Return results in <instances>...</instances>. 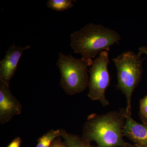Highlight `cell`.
<instances>
[{"label":"cell","instance_id":"cell-17","mask_svg":"<svg viewBox=\"0 0 147 147\" xmlns=\"http://www.w3.org/2000/svg\"><path fill=\"white\" fill-rule=\"evenodd\" d=\"M134 147H138L136 146H134Z\"/></svg>","mask_w":147,"mask_h":147},{"label":"cell","instance_id":"cell-5","mask_svg":"<svg viewBox=\"0 0 147 147\" xmlns=\"http://www.w3.org/2000/svg\"><path fill=\"white\" fill-rule=\"evenodd\" d=\"M110 63L108 53L103 51L93 60L90 67L88 97L93 100H98L102 106H108L105 91L110 85L111 77L108 69Z\"/></svg>","mask_w":147,"mask_h":147},{"label":"cell","instance_id":"cell-7","mask_svg":"<svg viewBox=\"0 0 147 147\" xmlns=\"http://www.w3.org/2000/svg\"><path fill=\"white\" fill-rule=\"evenodd\" d=\"M30 47V45L25 47H17L14 44L9 47L4 58L0 61V81L9 84L17 69L23 53Z\"/></svg>","mask_w":147,"mask_h":147},{"label":"cell","instance_id":"cell-3","mask_svg":"<svg viewBox=\"0 0 147 147\" xmlns=\"http://www.w3.org/2000/svg\"><path fill=\"white\" fill-rule=\"evenodd\" d=\"M117 72V87L125 95L126 113L131 115L132 93L139 85L143 72L142 55L127 51L113 59Z\"/></svg>","mask_w":147,"mask_h":147},{"label":"cell","instance_id":"cell-9","mask_svg":"<svg viewBox=\"0 0 147 147\" xmlns=\"http://www.w3.org/2000/svg\"><path fill=\"white\" fill-rule=\"evenodd\" d=\"M67 147H97L91 145L79 135L68 133L65 129H61V136Z\"/></svg>","mask_w":147,"mask_h":147},{"label":"cell","instance_id":"cell-14","mask_svg":"<svg viewBox=\"0 0 147 147\" xmlns=\"http://www.w3.org/2000/svg\"><path fill=\"white\" fill-rule=\"evenodd\" d=\"M51 147H67L60 137H58L53 142Z\"/></svg>","mask_w":147,"mask_h":147},{"label":"cell","instance_id":"cell-4","mask_svg":"<svg viewBox=\"0 0 147 147\" xmlns=\"http://www.w3.org/2000/svg\"><path fill=\"white\" fill-rule=\"evenodd\" d=\"M56 65L60 71V85L66 94L74 95L81 93L88 87V67L91 64L82 58L76 59L61 53Z\"/></svg>","mask_w":147,"mask_h":147},{"label":"cell","instance_id":"cell-12","mask_svg":"<svg viewBox=\"0 0 147 147\" xmlns=\"http://www.w3.org/2000/svg\"><path fill=\"white\" fill-rule=\"evenodd\" d=\"M139 115L143 123L147 124V95L140 100Z\"/></svg>","mask_w":147,"mask_h":147},{"label":"cell","instance_id":"cell-2","mask_svg":"<svg viewBox=\"0 0 147 147\" xmlns=\"http://www.w3.org/2000/svg\"><path fill=\"white\" fill-rule=\"evenodd\" d=\"M121 40L117 32L100 24H89L70 35V45L74 53L82 55V59L92 64L93 58Z\"/></svg>","mask_w":147,"mask_h":147},{"label":"cell","instance_id":"cell-11","mask_svg":"<svg viewBox=\"0 0 147 147\" xmlns=\"http://www.w3.org/2000/svg\"><path fill=\"white\" fill-rule=\"evenodd\" d=\"M73 1L71 0H49L47 2V5L53 10L63 11L73 7Z\"/></svg>","mask_w":147,"mask_h":147},{"label":"cell","instance_id":"cell-13","mask_svg":"<svg viewBox=\"0 0 147 147\" xmlns=\"http://www.w3.org/2000/svg\"><path fill=\"white\" fill-rule=\"evenodd\" d=\"M22 140L20 137H17L12 141L7 147H20Z\"/></svg>","mask_w":147,"mask_h":147},{"label":"cell","instance_id":"cell-15","mask_svg":"<svg viewBox=\"0 0 147 147\" xmlns=\"http://www.w3.org/2000/svg\"><path fill=\"white\" fill-rule=\"evenodd\" d=\"M139 54L142 55V54H145L147 56V47L146 46H142L139 48Z\"/></svg>","mask_w":147,"mask_h":147},{"label":"cell","instance_id":"cell-8","mask_svg":"<svg viewBox=\"0 0 147 147\" xmlns=\"http://www.w3.org/2000/svg\"><path fill=\"white\" fill-rule=\"evenodd\" d=\"M125 122L123 132L138 147H147V124H141L134 120L131 115L125 111Z\"/></svg>","mask_w":147,"mask_h":147},{"label":"cell","instance_id":"cell-6","mask_svg":"<svg viewBox=\"0 0 147 147\" xmlns=\"http://www.w3.org/2000/svg\"><path fill=\"white\" fill-rule=\"evenodd\" d=\"M21 102L11 93L9 84L0 81V123L4 124L22 112Z\"/></svg>","mask_w":147,"mask_h":147},{"label":"cell","instance_id":"cell-16","mask_svg":"<svg viewBox=\"0 0 147 147\" xmlns=\"http://www.w3.org/2000/svg\"><path fill=\"white\" fill-rule=\"evenodd\" d=\"M125 147H134V145L130 144H129V145H128V146H127Z\"/></svg>","mask_w":147,"mask_h":147},{"label":"cell","instance_id":"cell-1","mask_svg":"<svg viewBox=\"0 0 147 147\" xmlns=\"http://www.w3.org/2000/svg\"><path fill=\"white\" fill-rule=\"evenodd\" d=\"M125 109L105 114H91L83 127L82 138L87 142H96L97 147H125L129 144L123 140Z\"/></svg>","mask_w":147,"mask_h":147},{"label":"cell","instance_id":"cell-10","mask_svg":"<svg viewBox=\"0 0 147 147\" xmlns=\"http://www.w3.org/2000/svg\"><path fill=\"white\" fill-rule=\"evenodd\" d=\"M61 129H52L38 138L35 147H51L55 139L60 137Z\"/></svg>","mask_w":147,"mask_h":147}]
</instances>
